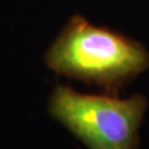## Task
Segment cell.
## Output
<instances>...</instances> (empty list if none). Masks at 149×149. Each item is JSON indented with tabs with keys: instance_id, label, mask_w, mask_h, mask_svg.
Returning a JSON list of instances; mask_svg holds the SVG:
<instances>
[{
	"instance_id": "cell-2",
	"label": "cell",
	"mask_w": 149,
	"mask_h": 149,
	"mask_svg": "<svg viewBox=\"0 0 149 149\" xmlns=\"http://www.w3.org/2000/svg\"><path fill=\"white\" fill-rule=\"evenodd\" d=\"M148 109L143 95L83 93L68 85H56L47 112L87 149H137L139 130Z\"/></svg>"
},
{
	"instance_id": "cell-1",
	"label": "cell",
	"mask_w": 149,
	"mask_h": 149,
	"mask_svg": "<svg viewBox=\"0 0 149 149\" xmlns=\"http://www.w3.org/2000/svg\"><path fill=\"white\" fill-rule=\"evenodd\" d=\"M44 62L58 76L117 95L149 68V51L132 37L73 15L45 51Z\"/></svg>"
}]
</instances>
